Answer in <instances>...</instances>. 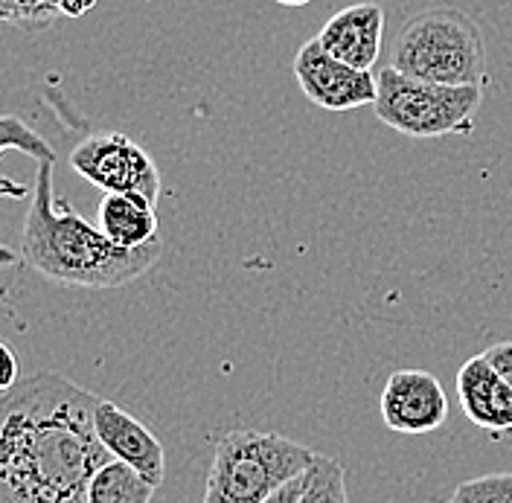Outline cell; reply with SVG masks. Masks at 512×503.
I'll return each instance as SVG.
<instances>
[{
  "mask_svg": "<svg viewBox=\"0 0 512 503\" xmlns=\"http://www.w3.org/2000/svg\"><path fill=\"white\" fill-rule=\"evenodd\" d=\"M99 396L59 373L21 378L0 405V503H88L111 451L96 434Z\"/></svg>",
  "mask_w": 512,
  "mask_h": 503,
  "instance_id": "obj_1",
  "label": "cell"
},
{
  "mask_svg": "<svg viewBox=\"0 0 512 503\" xmlns=\"http://www.w3.org/2000/svg\"><path fill=\"white\" fill-rule=\"evenodd\" d=\"M53 163L41 160L21 233V256L44 280L76 288H117L140 280L160 259V245L120 248L67 201L53 207Z\"/></svg>",
  "mask_w": 512,
  "mask_h": 503,
  "instance_id": "obj_2",
  "label": "cell"
},
{
  "mask_svg": "<svg viewBox=\"0 0 512 503\" xmlns=\"http://www.w3.org/2000/svg\"><path fill=\"white\" fill-rule=\"evenodd\" d=\"M315 451L283 434L230 431L216 440L204 503H265L315 463Z\"/></svg>",
  "mask_w": 512,
  "mask_h": 503,
  "instance_id": "obj_3",
  "label": "cell"
},
{
  "mask_svg": "<svg viewBox=\"0 0 512 503\" xmlns=\"http://www.w3.org/2000/svg\"><path fill=\"white\" fill-rule=\"evenodd\" d=\"M390 67L440 85H486V41L480 27L454 6L414 15L396 38Z\"/></svg>",
  "mask_w": 512,
  "mask_h": 503,
  "instance_id": "obj_4",
  "label": "cell"
},
{
  "mask_svg": "<svg viewBox=\"0 0 512 503\" xmlns=\"http://www.w3.org/2000/svg\"><path fill=\"white\" fill-rule=\"evenodd\" d=\"M379 96L376 117L393 131L414 140L466 137L475 128V114L483 102L480 85H440L382 67L376 73Z\"/></svg>",
  "mask_w": 512,
  "mask_h": 503,
  "instance_id": "obj_5",
  "label": "cell"
},
{
  "mask_svg": "<svg viewBox=\"0 0 512 503\" xmlns=\"http://www.w3.org/2000/svg\"><path fill=\"white\" fill-rule=\"evenodd\" d=\"M70 169L79 172L88 184L102 189L105 195L126 192V195H143L152 204H158V166L128 134L105 131L85 137L70 152Z\"/></svg>",
  "mask_w": 512,
  "mask_h": 503,
  "instance_id": "obj_6",
  "label": "cell"
},
{
  "mask_svg": "<svg viewBox=\"0 0 512 503\" xmlns=\"http://www.w3.org/2000/svg\"><path fill=\"white\" fill-rule=\"evenodd\" d=\"M294 79L303 96L323 111H355L373 105L379 96V79L373 70H358L335 59L318 38L306 41L294 56Z\"/></svg>",
  "mask_w": 512,
  "mask_h": 503,
  "instance_id": "obj_7",
  "label": "cell"
},
{
  "mask_svg": "<svg viewBox=\"0 0 512 503\" xmlns=\"http://www.w3.org/2000/svg\"><path fill=\"white\" fill-rule=\"evenodd\" d=\"M382 419L396 434H431L448 419V396L428 370H396L382 390Z\"/></svg>",
  "mask_w": 512,
  "mask_h": 503,
  "instance_id": "obj_8",
  "label": "cell"
},
{
  "mask_svg": "<svg viewBox=\"0 0 512 503\" xmlns=\"http://www.w3.org/2000/svg\"><path fill=\"white\" fill-rule=\"evenodd\" d=\"M94 422L99 440L111 451L114 460L131 466L134 472H140L155 486L163 483V477H166L163 442L137 416H131L128 410L108 402V399H99Z\"/></svg>",
  "mask_w": 512,
  "mask_h": 503,
  "instance_id": "obj_9",
  "label": "cell"
},
{
  "mask_svg": "<svg viewBox=\"0 0 512 503\" xmlns=\"http://www.w3.org/2000/svg\"><path fill=\"white\" fill-rule=\"evenodd\" d=\"M384 38V9L373 0L352 3L347 9L335 12L323 30L318 41L341 62L352 64L358 70H373L379 56H382Z\"/></svg>",
  "mask_w": 512,
  "mask_h": 503,
  "instance_id": "obj_10",
  "label": "cell"
},
{
  "mask_svg": "<svg viewBox=\"0 0 512 503\" xmlns=\"http://www.w3.org/2000/svg\"><path fill=\"white\" fill-rule=\"evenodd\" d=\"M460 408L472 425L492 437H504L512 431V384L498 376V370L486 361V355L469 358L457 373Z\"/></svg>",
  "mask_w": 512,
  "mask_h": 503,
  "instance_id": "obj_11",
  "label": "cell"
},
{
  "mask_svg": "<svg viewBox=\"0 0 512 503\" xmlns=\"http://www.w3.org/2000/svg\"><path fill=\"white\" fill-rule=\"evenodd\" d=\"M99 230L120 248H146L158 242V213L143 195L108 192L99 204Z\"/></svg>",
  "mask_w": 512,
  "mask_h": 503,
  "instance_id": "obj_12",
  "label": "cell"
},
{
  "mask_svg": "<svg viewBox=\"0 0 512 503\" xmlns=\"http://www.w3.org/2000/svg\"><path fill=\"white\" fill-rule=\"evenodd\" d=\"M155 483H149L131 466L111 460L96 472L94 483L88 489V503H152Z\"/></svg>",
  "mask_w": 512,
  "mask_h": 503,
  "instance_id": "obj_13",
  "label": "cell"
},
{
  "mask_svg": "<svg viewBox=\"0 0 512 503\" xmlns=\"http://www.w3.org/2000/svg\"><path fill=\"white\" fill-rule=\"evenodd\" d=\"M297 503H350L344 466L335 457L318 454L306 472V486Z\"/></svg>",
  "mask_w": 512,
  "mask_h": 503,
  "instance_id": "obj_14",
  "label": "cell"
},
{
  "mask_svg": "<svg viewBox=\"0 0 512 503\" xmlns=\"http://www.w3.org/2000/svg\"><path fill=\"white\" fill-rule=\"evenodd\" d=\"M0 18L9 27L38 32L50 30L62 18V12L59 0H0Z\"/></svg>",
  "mask_w": 512,
  "mask_h": 503,
  "instance_id": "obj_15",
  "label": "cell"
},
{
  "mask_svg": "<svg viewBox=\"0 0 512 503\" xmlns=\"http://www.w3.org/2000/svg\"><path fill=\"white\" fill-rule=\"evenodd\" d=\"M448 503H512V472L472 477L454 489Z\"/></svg>",
  "mask_w": 512,
  "mask_h": 503,
  "instance_id": "obj_16",
  "label": "cell"
},
{
  "mask_svg": "<svg viewBox=\"0 0 512 503\" xmlns=\"http://www.w3.org/2000/svg\"><path fill=\"white\" fill-rule=\"evenodd\" d=\"M0 149L6 152V149H21L24 155H30L35 158V163H41V160H56L53 155V149L47 146V140L41 137V134H35L30 126H24L18 117H12V114H6L3 120H0Z\"/></svg>",
  "mask_w": 512,
  "mask_h": 503,
  "instance_id": "obj_17",
  "label": "cell"
},
{
  "mask_svg": "<svg viewBox=\"0 0 512 503\" xmlns=\"http://www.w3.org/2000/svg\"><path fill=\"white\" fill-rule=\"evenodd\" d=\"M483 355H486V361L498 370V376L504 378L507 384H512V341L492 344Z\"/></svg>",
  "mask_w": 512,
  "mask_h": 503,
  "instance_id": "obj_18",
  "label": "cell"
},
{
  "mask_svg": "<svg viewBox=\"0 0 512 503\" xmlns=\"http://www.w3.org/2000/svg\"><path fill=\"white\" fill-rule=\"evenodd\" d=\"M0 355H3V373H0V390H12L18 384V361L9 344H0Z\"/></svg>",
  "mask_w": 512,
  "mask_h": 503,
  "instance_id": "obj_19",
  "label": "cell"
},
{
  "mask_svg": "<svg viewBox=\"0 0 512 503\" xmlns=\"http://www.w3.org/2000/svg\"><path fill=\"white\" fill-rule=\"evenodd\" d=\"M303 486H306V474L297 477V480H291L288 486H283L274 498H268L265 503H297L300 501V495H303Z\"/></svg>",
  "mask_w": 512,
  "mask_h": 503,
  "instance_id": "obj_20",
  "label": "cell"
},
{
  "mask_svg": "<svg viewBox=\"0 0 512 503\" xmlns=\"http://www.w3.org/2000/svg\"><path fill=\"white\" fill-rule=\"evenodd\" d=\"M96 0H59V12L62 18H82L85 12H91Z\"/></svg>",
  "mask_w": 512,
  "mask_h": 503,
  "instance_id": "obj_21",
  "label": "cell"
},
{
  "mask_svg": "<svg viewBox=\"0 0 512 503\" xmlns=\"http://www.w3.org/2000/svg\"><path fill=\"white\" fill-rule=\"evenodd\" d=\"M280 6H306V3H312V0H277Z\"/></svg>",
  "mask_w": 512,
  "mask_h": 503,
  "instance_id": "obj_22",
  "label": "cell"
}]
</instances>
